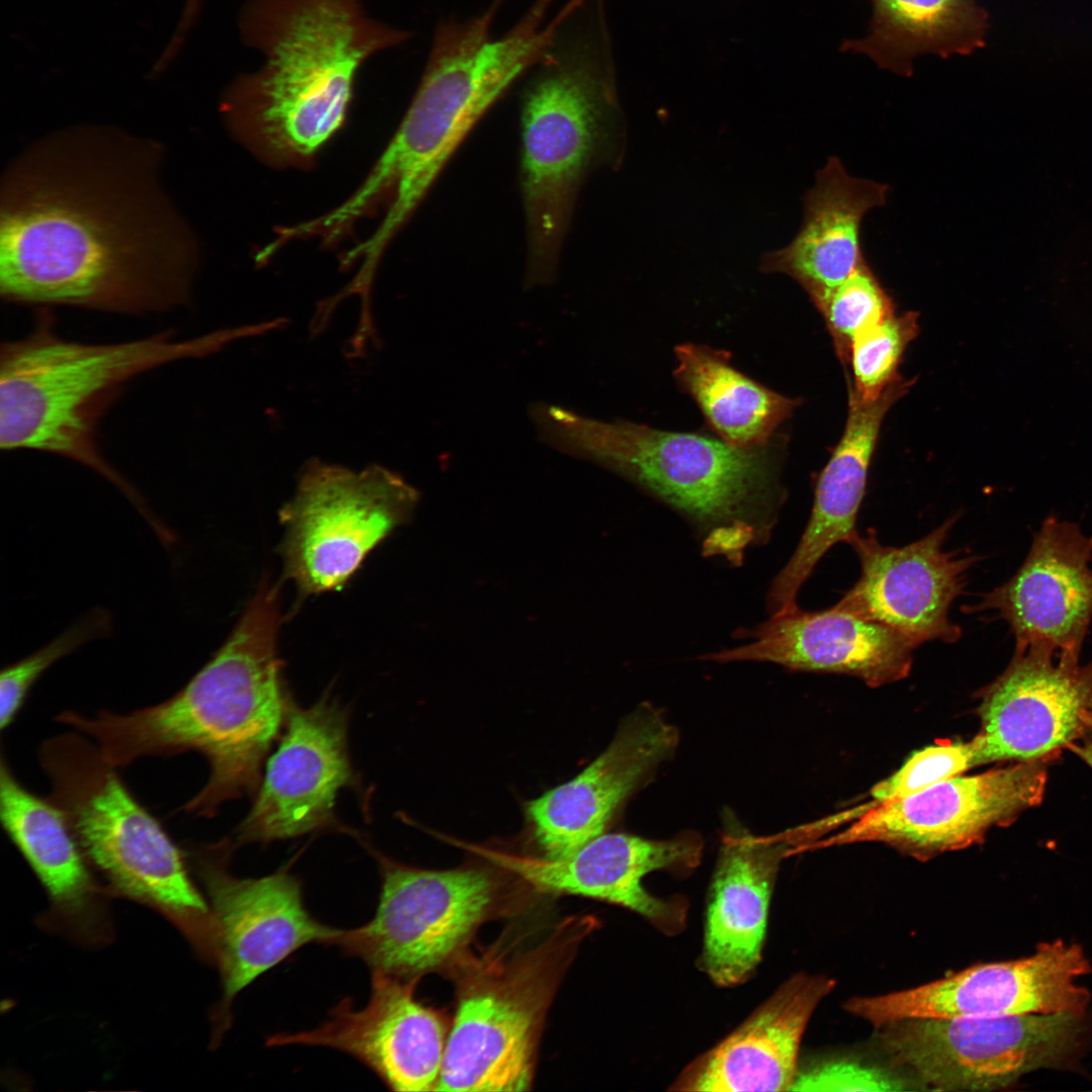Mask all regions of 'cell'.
<instances>
[{
    "label": "cell",
    "mask_w": 1092,
    "mask_h": 1092,
    "mask_svg": "<svg viewBox=\"0 0 1092 1092\" xmlns=\"http://www.w3.org/2000/svg\"><path fill=\"white\" fill-rule=\"evenodd\" d=\"M163 146L105 124L32 142L0 184V295L129 315L187 305L196 236L164 184Z\"/></svg>",
    "instance_id": "cell-1"
},
{
    "label": "cell",
    "mask_w": 1092,
    "mask_h": 1092,
    "mask_svg": "<svg viewBox=\"0 0 1092 1092\" xmlns=\"http://www.w3.org/2000/svg\"><path fill=\"white\" fill-rule=\"evenodd\" d=\"M281 621L278 587L262 580L224 643L171 698L128 714L63 712L57 721L90 737L117 768L200 753L210 774L183 810L213 817L224 802L256 793L293 704L278 656Z\"/></svg>",
    "instance_id": "cell-2"
},
{
    "label": "cell",
    "mask_w": 1092,
    "mask_h": 1092,
    "mask_svg": "<svg viewBox=\"0 0 1092 1092\" xmlns=\"http://www.w3.org/2000/svg\"><path fill=\"white\" fill-rule=\"evenodd\" d=\"M368 0H246L241 40L260 66L228 86L220 112L233 135L278 167L309 164L341 128L361 68L412 32L367 10Z\"/></svg>",
    "instance_id": "cell-3"
},
{
    "label": "cell",
    "mask_w": 1092,
    "mask_h": 1092,
    "mask_svg": "<svg viewBox=\"0 0 1092 1092\" xmlns=\"http://www.w3.org/2000/svg\"><path fill=\"white\" fill-rule=\"evenodd\" d=\"M504 0L462 22L437 25L426 68L395 133L363 183L331 210L348 230L384 202L386 213L368 246L382 252L423 200L465 136L526 71L539 65L578 8L567 3L549 21L554 0H536L506 34L491 36Z\"/></svg>",
    "instance_id": "cell-4"
},
{
    "label": "cell",
    "mask_w": 1092,
    "mask_h": 1092,
    "mask_svg": "<svg viewBox=\"0 0 1092 1092\" xmlns=\"http://www.w3.org/2000/svg\"><path fill=\"white\" fill-rule=\"evenodd\" d=\"M257 333L255 325H247L179 340L168 330L93 344L61 337L54 318L42 312L28 335L0 347V447L55 454L88 467L155 525L158 519L141 493L99 449L102 418L136 376L172 362L206 357Z\"/></svg>",
    "instance_id": "cell-5"
},
{
    "label": "cell",
    "mask_w": 1092,
    "mask_h": 1092,
    "mask_svg": "<svg viewBox=\"0 0 1092 1092\" xmlns=\"http://www.w3.org/2000/svg\"><path fill=\"white\" fill-rule=\"evenodd\" d=\"M565 23L522 98L520 182L530 286L553 280L583 180L595 168L616 164L623 149L606 40L599 33H565Z\"/></svg>",
    "instance_id": "cell-6"
},
{
    "label": "cell",
    "mask_w": 1092,
    "mask_h": 1092,
    "mask_svg": "<svg viewBox=\"0 0 1092 1092\" xmlns=\"http://www.w3.org/2000/svg\"><path fill=\"white\" fill-rule=\"evenodd\" d=\"M531 414L545 442L613 469L687 514L707 531L713 550L739 552L770 511L776 462L766 445L734 447L695 433L597 421L550 404H535Z\"/></svg>",
    "instance_id": "cell-7"
},
{
    "label": "cell",
    "mask_w": 1092,
    "mask_h": 1092,
    "mask_svg": "<svg viewBox=\"0 0 1092 1092\" xmlns=\"http://www.w3.org/2000/svg\"><path fill=\"white\" fill-rule=\"evenodd\" d=\"M598 925L594 916H569L531 946L498 944L452 962L457 1006L436 1091L530 1089L547 1011Z\"/></svg>",
    "instance_id": "cell-8"
},
{
    "label": "cell",
    "mask_w": 1092,
    "mask_h": 1092,
    "mask_svg": "<svg viewBox=\"0 0 1092 1092\" xmlns=\"http://www.w3.org/2000/svg\"><path fill=\"white\" fill-rule=\"evenodd\" d=\"M84 736L68 732L40 745L50 798L87 861L111 889L166 914L206 954L213 939L212 917L190 879L183 851L133 797L117 767Z\"/></svg>",
    "instance_id": "cell-9"
},
{
    "label": "cell",
    "mask_w": 1092,
    "mask_h": 1092,
    "mask_svg": "<svg viewBox=\"0 0 1092 1092\" xmlns=\"http://www.w3.org/2000/svg\"><path fill=\"white\" fill-rule=\"evenodd\" d=\"M381 890L367 923L342 929L333 945L404 981L445 968L464 951L477 928L496 913L497 879L476 867L424 870L402 864L366 845Z\"/></svg>",
    "instance_id": "cell-10"
},
{
    "label": "cell",
    "mask_w": 1092,
    "mask_h": 1092,
    "mask_svg": "<svg viewBox=\"0 0 1092 1092\" xmlns=\"http://www.w3.org/2000/svg\"><path fill=\"white\" fill-rule=\"evenodd\" d=\"M418 499L411 484L382 466L353 471L308 461L279 514L284 574L302 596L341 588Z\"/></svg>",
    "instance_id": "cell-11"
},
{
    "label": "cell",
    "mask_w": 1092,
    "mask_h": 1092,
    "mask_svg": "<svg viewBox=\"0 0 1092 1092\" xmlns=\"http://www.w3.org/2000/svg\"><path fill=\"white\" fill-rule=\"evenodd\" d=\"M1083 1019L1069 1013L915 1017L877 1028L883 1050L931 1089L985 1091L1071 1058Z\"/></svg>",
    "instance_id": "cell-12"
},
{
    "label": "cell",
    "mask_w": 1092,
    "mask_h": 1092,
    "mask_svg": "<svg viewBox=\"0 0 1092 1092\" xmlns=\"http://www.w3.org/2000/svg\"><path fill=\"white\" fill-rule=\"evenodd\" d=\"M234 840L203 844L191 852L210 901L212 961L219 969L222 997L216 1011V1034L228 1027L238 994L300 947L333 945L342 929L316 920L306 909L300 882L289 867L261 878H238L229 872Z\"/></svg>",
    "instance_id": "cell-13"
},
{
    "label": "cell",
    "mask_w": 1092,
    "mask_h": 1092,
    "mask_svg": "<svg viewBox=\"0 0 1092 1092\" xmlns=\"http://www.w3.org/2000/svg\"><path fill=\"white\" fill-rule=\"evenodd\" d=\"M1046 760L1015 761L962 775L877 804L809 848L878 842L920 860L967 848L981 842L991 828L1011 823L1041 802Z\"/></svg>",
    "instance_id": "cell-14"
},
{
    "label": "cell",
    "mask_w": 1092,
    "mask_h": 1092,
    "mask_svg": "<svg viewBox=\"0 0 1092 1092\" xmlns=\"http://www.w3.org/2000/svg\"><path fill=\"white\" fill-rule=\"evenodd\" d=\"M1089 972L1082 948L1058 939L1024 959L976 965L907 990L853 997L844 1008L875 1027L915 1017L1069 1013L1084 1018L1090 994L1075 980Z\"/></svg>",
    "instance_id": "cell-15"
},
{
    "label": "cell",
    "mask_w": 1092,
    "mask_h": 1092,
    "mask_svg": "<svg viewBox=\"0 0 1092 1092\" xmlns=\"http://www.w3.org/2000/svg\"><path fill=\"white\" fill-rule=\"evenodd\" d=\"M981 764L1050 759L1092 733V659L1043 648L1014 651L979 693Z\"/></svg>",
    "instance_id": "cell-16"
},
{
    "label": "cell",
    "mask_w": 1092,
    "mask_h": 1092,
    "mask_svg": "<svg viewBox=\"0 0 1092 1092\" xmlns=\"http://www.w3.org/2000/svg\"><path fill=\"white\" fill-rule=\"evenodd\" d=\"M348 722L347 709L332 696L308 708L292 704L235 842L266 844L337 826L338 793L356 785Z\"/></svg>",
    "instance_id": "cell-17"
},
{
    "label": "cell",
    "mask_w": 1092,
    "mask_h": 1092,
    "mask_svg": "<svg viewBox=\"0 0 1092 1092\" xmlns=\"http://www.w3.org/2000/svg\"><path fill=\"white\" fill-rule=\"evenodd\" d=\"M470 849L543 893L621 906L641 915L662 933L675 935L686 927L688 901L650 894L642 885L643 878L654 871H693L700 863L703 841L695 833L653 840L604 832L558 858L521 856L479 846Z\"/></svg>",
    "instance_id": "cell-18"
},
{
    "label": "cell",
    "mask_w": 1092,
    "mask_h": 1092,
    "mask_svg": "<svg viewBox=\"0 0 1092 1092\" xmlns=\"http://www.w3.org/2000/svg\"><path fill=\"white\" fill-rule=\"evenodd\" d=\"M418 981L371 971L363 1008L341 1000L318 1026L269 1036L267 1046H327L346 1053L394 1091H436L449 1029L442 1015L414 995Z\"/></svg>",
    "instance_id": "cell-19"
},
{
    "label": "cell",
    "mask_w": 1092,
    "mask_h": 1092,
    "mask_svg": "<svg viewBox=\"0 0 1092 1092\" xmlns=\"http://www.w3.org/2000/svg\"><path fill=\"white\" fill-rule=\"evenodd\" d=\"M956 521L949 518L903 547L885 546L875 533L856 532L849 544L860 562V576L836 606L894 629L916 646L958 641L962 629L948 611L965 589L975 557L943 549Z\"/></svg>",
    "instance_id": "cell-20"
},
{
    "label": "cell",
    "mask_w": 1092,
    "mask_h": 1092,
    "mask_svg": "<svg viewBox=\"0 0 1092 1092\" xmlns=\"http://www.w3.org/2000/svg\"><path fill=\"white\" fill-rule=\"evenodd\" d=\"M1091 561L1092 535L1051 516L1016 573L969 610L1004 620L1015 651L1043 648L1080 658L1092 621Z\"/></svg>",
    "instance_id": "cell-21"
},
{
    "label": "cell",
    "mask_w": 1092,
    "mask_h": 1092,
    "mask_svg": "<svg viewBox=\"0 0 1092 1092\" xmlns=\"http://www.w3.org/2000/svg\"><path fill=\"white\" fill-rule=\"evenodd\" d=\"M678 743L677 729L650 705L622 723L609 746L582 771L525 806L544 856H566L605 832L623 802Z\"/></svg>",
    "instance_id": "cell-22"
},
{
    "label": "cell",
    "mask_w": 1092,
    "mask_h": 1092,
    "mask_svg": "<svg viewBox=\"0 0 1092 1092\" xmlns=\"http://www.w3.org/2000/svg\"><path fill=\"white\" fill-rule=\"evenodd\" d=\"M795 829L751 834L733 816L724 831L706 911L702 971L718 986L747 981L761 961L769 901L782 860L796 852Z\"/></svg>",
    "instance_id": "cell-23"
},
{
    "label": "cell",
    "mask_w": 1092,
    "mask_h": 1092,
    "mask_svg": "<svg viewBox=\"0 0 1092 1092\" xmlns=\"http://www.w3.org/2000/svg\"><path fill=\"white\" fill-rule=\"evenodd\" d=\"M753 641L703 656L717 662H771L792 670L848 674L872 688L908 676L917 647L904 635L836 605L819 612L798 607L772 614Z\"/></svg>",
    "instance_id": "cell-24"
},
{
    "label": "cell",
    "mask_w": 1092,
    "mask_h": 1092,
    "mask_svg": "<svg viewBox=\"0 0 1092 1092\" xmlns=\"http://www.w3.org/2000/svg\"><path fill=\"white\" fill-rule=\"evenodd\" d=\"M832 978L798 973L733 1032L682 1070L679 1091H790L806 1026L834 989Z\"/></svg>",
    "instance_id": "cell-25"
},
{
    "label": "cell",
    "mask_w": 1092,
    "mask_h": 1092,
    "mask_svg": "<svg viewBox=\"0 0 1092 1092\" xmlns=\"http://www.w3.org/2000/svg\"><path fill=\"white\" fill-rule=\"evenodd\" d=\"M914 383L900 377L875 400H863L848 384V412L842 436L818 476L808 525L768 593L772 614L797 607L803 583L822 556L857 532V514L880 429L887 412Z\"/></svg>",
    "instance_id": "cell-26"
},
{
    "label": "cell",
    "mask_w": 1092,
    "mask_h": 1092,
    "mask_svg": "<svg viewBox=\"0 0 1092 1092\" xmlns=\"http://www.w3.org/2000/svg\"><path fill=\"white\" fill-rule=\"evenodd\" d=\"M889 187L850 176L831 156L804 197L800 231L783 249L767 253L761 268L792 277L811 301L845 281L867 260L860 242L868 211L883 206Z\"/></svg>",
    "instance_id": "cell-27"
},
{
    "label": "cell",
    "mask_w": 1092,
    "mask_h": 1092,
    "mask_svg": "<svg viewBox=\"0 0 1092 1092\" xmlns=\"http://www.w3.org/2000/svg\"><path fill=\"white\" fill-rule=\"evenodd\" d=\"M0 817L56 910L66 918L88 915L99 890L64 813L51 798H41L20 784L3 753Z\"/></svg>",
    "instance_id": "cell-28"
},
{
    "label": "cell",
    "mask_w": 1092,
    "mask_h": 1092,
    "mask_svg": "<svg viewBox=\"0 0 1092 1092\" xmlns=\"http://www.w3.org/2000/svg\"><path fill=\"white\" fill-rule=\"evenodd\" d=\"M869 34L840 50L863 54L882 69L910 77L924 54L947 59L986 44L989 14L976 0H871Z\"/></svg>",
    "instance_id": "cell-29"
},
{
    "label": "cell",
    "mask_w": 1092,
    "mask_h": 1092,
    "mask_svg": "<svg viewBox=\"0 0 1092 1092\" xmlns=\"http://www.w3.org/2000/svg\"><path fill=\"white\" fill-rule=\"evenodd\" d=\"M674 375L696 400L721 440L734 447L765 446L800 399L780 394L747 377L727 354L686 343L674 350Z\"/></svg>",
    "instance_id": "cell-30"
},
{
    "label": "cell",
    "mask_w": 1092,
    "mask_h": 1092,
    "mask_svg": "<svg viewBox=\"0 0 1092 1092\" xmlns=\"http://www.w3.org/2000/svg\"><path fill=\"white\" fill-rule=\"evenodd\" d=\"M822 314L842 364L862 330L895 314L893 299L866 261L840 285L812 301Z\"/></svg>",
    "instance_id": "cell-31"
},
{
    "label": "cell",
    "mask_w": 1092,
    "mask_h": 1092,
    "mask_svg": "<svg viewBox=\"0 0 1092 1092\" xmlns=\"http://www.w3.org/2000/svg\"><path fill=\"white\" fill-rule=\"evenodd\" d=\"M919 332L918 313H896L858 333L851 342L849 383L863 400H875L901 376L898 367Z\"/></svg>",
    "instance_id": "cell-32"
},
{
    "label": "cell",
    "mask_w": 1092,
    "mask_h": 1092,
    "mask_svg": "<svg viewBox=\"0 0 1092 1092\" xmlns=\"http://www.w3.org/2000/svg\"><path fill=\"white\" fill-rule=\"evenodd\" d=\"M110 630V615L105 610L96 609L82 617L46 646L2 669L0 675L1 731L7 729L15 720L29 691L48 668L85 643L104 637Z\"/></svg>",
    "instance_id": "cell-33"
},
{
    "label": "cell",
    "mask_w": 1092,
    "mask_h": 1092,
    "mask_svg": "<svg viewBox=\"0 0 1092 1092\" xmlns=\"http://www.w3.org/2000/svg\"><path fill=\"white\" fill-rule=\"evenodd\" d=\"M977 747L969 741H943L913 752L892 775L870 791L871 807L912 795L981 766Z\"/></svg>",
    "instance_id": "cell-34"
},
{
    "label": "cell",
    "mask_w": 1092,
    "mask_h": 1092,
    "mask_svg": "<svg viewBox=\"0 0 1092 1092\" xmlns=\"http://www.w3.org/2000/svg\"><path fill=\"white\" fill-rule=\"evenodd\" d=\"M905 1082L883 1070L848 1061L823 1062L798 1068L790 1091L904 1090Z\"/></svg>",
    "instance_id": "cell-35"
},
{
    "label": "cell",
    "mask_w": 1092,
    "mask_h": 1092,
    "mask_svg": "<svg viewBox=\"0 0 1092 1092\" xmlns=\"http://www.w3.org/2000/svg\"><path fill=\"white\" fill-rule=\"evenodd\" d=\"M1068 748H1070L1073 752H1075L1092 767V733L1085 738L1071 744Z\"/></svg>",
    "instance_id": "cell-36"
},
{
    "label": "cell",
    "mask_w": 1092,
    "mask_h": 1092,
    "mask_svg": "<svg viewBox=\"0 0 1092 1092\" xmlns=\"http://www.w3.org/2000/svg\"><path fill=\"white\" fill-rule=\"evenodd\" d=\"M202 0H186L183 15L189 19L196 18L200 11Z\"/></svg>",
    "instance_id": "cell-37"
}]
</instances>
